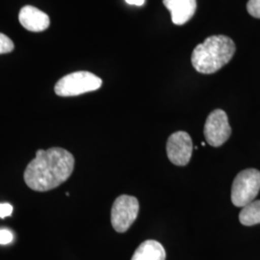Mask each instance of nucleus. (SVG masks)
Listing matches in <instances>:
<instances>
[{
    "label": "nucleus",
    "mask_w": 260,
    "mask_h": 260,
    "mask_svg": "<svg viewBox=\"0 0 260 260\" xmlns=\"http://www.w3.org/2000/svg\"><path fill=\"white\" fill-rule=\"evenodd\" d=\"M14 235L8 230H0V245H7L13 241Z\"/></svg>",
    "instance_id": "obj_14"
},
{
    "label": "nucleus",
    "mask_w": 260,
    "mask_h": 260,
    "mask_svg": "<svg viewBox=\"0 0 260 260\" xmlns=\"http://www.w3.org/2000/svg\"><path fill=\"white\" fill-rule=\"evenodd\" d=\"M103 80L89 72H75L62 77L55 85L54 91L60 96H75L99 90Z\"/></svg>",
    "instance_id": "obj_3"
},
{
    "label": "nucleus",
    "mask_w": 260,
    "mask_h": 260,
    "mask_svg": "<svg viewBox=\"0 0 260 260\" xmlns=\"http://www.w3.org/2000/svg\"><path fill=\"white\" fill-rule=\"evenodd\" d=\"M204 133L206 142L210 146L218 148L223 145L232 135L226 113L221 109L211 112L205 121Z\"/></svg>",
    "instance_id": "obj_6"
},
{
    "label": "nucleus",
    "mask_w": 260,
    "mask_h": 260,
    "mask_svg": "<svg viewBox=\"0 0 260 260\" xmlns=\"http://www.w3.org/2000/svg\"><path fill=\"white\" fill-rule=\"evenodd\" d=\"M146 0H125V2L129 5H135V6H142L144 5Z\"/></svg>",
    "instance_id": "obj_16"
},
{
    "label": "nucleus",
    "mask_w": 260,
    "mask_h": 260,
    "mask_svg": "<svg viewBox=\"0 0 260 260\" xmlns=\"http://www.w3.org/2000/svg\"><path fill=\"white\" fill-rule=\"evenodd\" d=\"M139 213V202L135 197L121 195L113 204L111 223L117 233H125L135 222Z\"/></svg>",
    "instance_id": "obj_5"
},
{
    "label": "nucleus",
    "mask_w": 260,
    "mask_h": 260,
    "mask_svg": "<svg viewBox=\"0 0 260 260\" xmlns=\"http://www.w3.org/2000/svg\"><path fill=\"white\" fill-rule=\"evenodd\" d=\"M239 221L243 225L247 226L260 223V200L253 201L243 207L239 214Z\"/></svg>",
    "instance_id": "obj_11"
},
{
    "label": "nucleus",
    "mask_w": 260,
    "mask_h": 260,
    "mask_svg": "<svg viewBox=\"0 0 260 260\" xmlns=\"http://www.w3.org/2000/svg\"><path fill=\"white\" fill-rule=\"evenodd\" d=\"M247 10L251 17L260 19V0H249Z\"/></svg>",
    "instance_id": "obj_13"
},
{
    "label": "nucleus",
    "mask_w": 260,
    "mask_h": 260,
    "mask_svg": "<svg viewBox=\"0 0 260 260\" xmlns=\"http://www.w3.org/2000/svg\"><path fill=\"white\" fill-rule=\"evenodd\" d=\"M75 169L74 155L62 148L39 149L24 172L26 185L38 192L55 189L69 179Z\"/></svg>",
    "instance_id": "obj_1"
},
{
    "label": "nucleus",
    "mask_w": 260,
    "mask_h": 260,
    "mask_svg": "<svg viewBox=\"0 0 260 260\" xmlns=\"http://www.w3.org/2000/svg\"><path fill=\"white\" fill-rule=\"evenodd\" d=\"M14 43L9 37L0 33V54L9 53L14 50Z\"/></svg>",
    "instance_id": "obj_12"
},
{
    "label": "nucleus",
    "mask_w": 260,
    "mask_h": 260,
    "mask_svg": "<svg viewBox=\"0 0 260 260\" xmlns=\"http://www.w3.org/2000/svg\"><path fill=\"white\" fill-rule=\"evenodd\" d=\"M13 212V206L10 204H0V218L8 217Z\"/></svg>",
    "instance_id": "obj_15"
},
{
    "label": "nucleus",
    "mask_w": 260,
    "mask_h": 260,
    "mask_svg": "<svg viewBox=\"0 0 260 260\" xmlns=\"http://www.w3.org/2000/svg\"><path fill=\"white\" fill-rule=\"evenodd\" d=\"M192 152V139L185 131H177L169 137L167 155L173 164L177 166H186L191 160Z\"/></svg>",
    "instance_id": "obj_7"
},
{
    "label": "nucleus",
    "mask_w": 260,
    "mask_h": 260,
    "mask_svg": "<svg viewBox=\"0 0 260 260\" xmlns=\"http://www.w3.org/2000/svg\"><path fill=\"white\" fill-rule=\"evenodd\" d=\"M20 24L31 32H42L49 26L50 20L46 13L33 6H24L19 12Z\"/></svg>",
    "instance_id": "obj_8"
},
{
    "label": "nucleus",
    "mask_w": 260,
    "mask_h": 260,
    "mask_svg": "<svg viewBox=\"0 0 260 260\" xmlns=\"http://www.w3.org/2000/svg\"><path fill=\"white\" fill-rule=\"evenodd\" d=\"M235 49V44L231 38L223 35L206 38L193 50L192 65L197 72L211 75L233 59Z\"/></svg>",
    "instance_id": "obj_2"
},
{
    "label": "nucleus",
    "mask_w": 260,
    "mask_h": 260,
    "mask_svg": "<svg viewBox=\"0 0 260 260\" xmlns=\"http://www.w3.org/2000/svg\"><path fill=\"white\" fill-rule=\"evenodd\" d=\"M260 190V172L256 169H246L233 180L232 202L237 207H244L254 201Z\"/></svg>",
    "instance_id": "obj_4"
},
{
    "label": "nucleus",
    "mask_w": 260,
    "mask_h": 260,
    "mask_svg": "<svg viewBox=\"0 0 260 260\" xmlns=\"http://www.w3.org/2000/svg\"><path fill=\"white\" fill-rule=\"evenodd\" d=\"M172 16V20L177 25H183L193 18L197 9L196 0H163Z\"/></svg>",
    "instance_id": "obj_9"
},
{
    "label": "nucleus",
    "mask_w": 260,
    "mask_h": 260,
    "mask_svg": "<svg viewBox=\"0 0 260 260\" xmlns=\"http://www.w3.org/2000/svg\"><path fill=\"white\" fill-rule=\"evenodd\" d=\"M164 247L155 240L143 242L132 255L131 260H165Z\"/></svg>",
    "instance_id": "obj_10"
}]
</instances>
